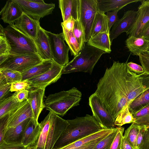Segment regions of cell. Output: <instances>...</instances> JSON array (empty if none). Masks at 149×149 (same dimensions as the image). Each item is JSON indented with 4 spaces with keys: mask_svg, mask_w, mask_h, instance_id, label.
Listing matches in <instances>:
<instances>
[{
    "mask_svg": "<svg viewBox=\"0 0 149 149\" xmlns=\"http://www.w3.org/2000/svg\"><path fill=\"white\" fill-rule=\"evenodd\" d=\"M127 61H113L100 79L95 92L115 120L120 112L146 90L143 79L130 71Z\"/></svg>",
    "mask_w": 149,
    "mask_h": 149,
    "instance_id": "6da1fadb",
    "label": "cell"
},
{
    "mask_svg": "<svg viewBox=\"0 0 149 149\" xmlns=\"http://www.w3.org/2000/svg\"><path fill=\"white\" fill-rule=\"evenodd\" d=\"M69 123L54 149L68 145L104 129L93 116L86 114L68 120Z\"/></svg>",
    "mask_w": 149,
    "mask_h": 149,
    "instance_id": "7a4b0ae2",
    "label": "cell"
},
{
    "mask_svg": "<svg viewBox=\"0 0 149 149\" xmlns=\"http://www.w3.org/2000/svg\"><path fill=\"white\" fill-rule=\"evenodd\" d=\"M69 124L67 120L49 111L40 123L41 130L36 143L37 149H54Z\"/></svg>",
    "mask_w": 149,
    "mask_h": 149,
    "instance_id": "3957f363",
    "label": "cell"
},
{
    "mask_svg": "<svg viewBox=\"0 0 149 149\" xmlns=\"http://www.w3.org/2000/svg\"><path fill=\"white\" fill-rule=\"evenodd\" d=\"M105 53L85 42L78 54L63 67L62 74L77 72L91 74L102 55Z\"/></svg>",
    "mask_w": 149,
    "mask_h": 149,
    "instance_id": "277c9868",
    "label": "cell"
},
{
    "mask_svg": "<svg viewBox=\"0 0 149 149\" xmlns=\"http://www.w3.org/2000/svg\"><path fill=\"white\" fill-rule=\"evenodd\" d=\"M81 96V92L74 87L68 91L51 94L45 100V108L63 116L70 109L79 105Z\"/></svg>",
    "mask_w": 149,
    "mask_h": 149,
    "instance_id": "5b68a950",
    "label": "cell"
},
{
    "mask_svg": "<svg viewBox=\"0 0 149 149\" xmlns=\"http://www.w3.org/2000/svg\"><path fill=\"white\" fill-rule=\"evenodd\" d=\"M3 33L10 47V54H37L34 41L18 29L14 24H9L4 28Z\"/></svg>",
    "mask_w": 149,
    "mask_h": 149,
    "instance_id": "8992f818",
    "label": "cell"
},
{
    "mask_svg": "<svg viewBox=\"0 0 149 149\" xmlns=\"http://www.w3.org/2000/svg\"><path fill=\"white\" fill-rule=\"evenodd\" d=\"M43 61L38 54L22 55L9 54L6 59L0 63V70H10L22 73Z\"/></svg>",
    "mask_w": 149,
    "mask_h": 149,
    "instance_id": "52a82bcc",
    "label": "cell"
},
{
    "mask_svg": "<svg viewBox=\"0 0 149 149\" xmlns=\"http://www.w3.org/2000/svg\"><path fill=\"white\" fill-rule=\"evenodd\" d=\"M24 13L33 18L39 21L41 18L51 14L55 4L47 3L43 0H14Z\"/></svg>",
    "mask_w": 149,
    "mask_h": 149,
    "instance_id": "ba28073f",
    "label": "cell"
},
{
    "mask_svg": "<svg viewBox=\"0 0 149 149\" xmlns=\"http://www.w3.org/2000/svg\"><path fill=\"white\" fill-rule=\"evenodd\" d=\"M49 40L53 60L62 66L69 62V48L65 42L63 33L55 34L45 30Z\"/></svg>",
    "mask_w": 149,
    "mask_h": 149,
    "instance_id": "9c48e42d",
    "label": "cell"
},
{
    "mask_svg": "<svg viewBox=\"0 0 149 149\" xmlns=\"http://www.w3.org/2000/svg\"><path fill=\"white\" fill-rule=\"evenodd\" d=\"M80 21L84 31L85 42L91 38L92 28L98 10L97 0H80Z\"/></svg>",
    "mask_w": 149,
    "mask_h": 149,
    "instance_id": "30bf717a",
    "label": "cell"
},
{
    "mask_svg": "<svg viewBox=\"0 0 149 149\" xmlns=\"http://www.w3.org/2000/svg\"><path fill=\"white\" fill-rule=\"evenodd\" d=\"M89 104L93 116L104 129H111L116 127L115 120L95 93L89 97Z\"/></svg>",
    "mask_w": 149,
    "mask_h": 149,
    "instance_id": "8fae6325",
    "label": "cell"
},
{
    "mask_svg": "<svg viewBox=\"0 0 149 149\" xmlns=\"http://www.w3.org/2000/svg\"><path fill=\"white\" fill-rule=\"evenodd\" d=\"M63 67L53 61L52 66L50 70L27 80L31 83V87L45 88L60 78Z\"/></svg>",
    "mask_w": 149,
    "mask_h": 149,
    "instance_id": "7c38bea8",
    "label": "cell"
},
{
    "mask_svg": "<svg viewBox=\"0 0 149 149\" xmlns=\"http://www.w3.org/2000/svg\"><path fill=\"white\" fill-rule=\"evenodd\" d=\"M138 11L128 10L115 23L110 32L111 43L113 40L123 32L127 33L134 24L138 15Z\"/></svg>",
    "mask_w": 149,
    "mask_h": 149,
    "instance_id": "4fadbf2b",
    "label": "cell"
},
{
    "mask_svg": "<svg viewBox=\"0 0 149 149\" xmlns=\"http://www.w3.org/2000/svg\"><path fill=\"white\" fill-rule=\"evenodd\" d=\"M33 118L31 106L27 100L20 103L8 114L6 128L14 127L25 120Z\"/></svg>",
    "mask_w": 149,
    "mask_h": 149,
    "instance_id": "5bb4252c",
    "label": "cell"
},
{
    "mask_svg": "<svg viewBox=\"0 0 149 149\" xmlns=\"http://www.w3.org/2000/svg\"><path fill=\"white\" fill-rule=\"evenodd\" d=\"M138 7V15L132 28L126 33L129 36L139 37L146 24L149 21V1L148 0H142Z\"/></svg>",
    "mask_w": 149,
    "mask_h": 149,
    "instance_id": "9a60e30c",
    "label": "cell"
},
{
    "mask_svg": "<svg viewBox=\"0 0 149 149\" xmlns=\"http://www.w3.org/2000/svg\"><path fill=\"white\" fill-rule=\"evenodd\" d=\"M14 23L15 26L22 32L33 40L36 39L38 29L40 26L39 21L24 13Z\"/></svg>",
    "mask_w": 149,
    "mask_h": 149,
    "instance_id": "2e32d148",
    "label": "cell"
},
{
    "mask_svg": "<svg viewBox=\"0 0 149 149\" xmlns=\"http://www.w3.org/2000/svg\"><path fill=\"white\" fill-rule=\"evenodd\" d=\"M45 88L31 87L28 89L29 96L27 100L29 103L32 111L33 118L36 123L42 111L45 108L43 97Z\"/></svg>",
    "mask_w": 149,
    "mask_h": 149,
    "instance_id": "e0dca14e",
    "label": "cell"
},
{
    "mask_svg": "<svg viewBox=\"0 0 149 149\" xmlns=\"http://www.w3.org/2000/svg\"><path fill=\"white\" fill-rule=\"evenodd\" d=\"M37 49V54L43 60L53 61L50 42L45 30L39 27L36 39L34 40Z\"/></svg>",
    "mask_w": 149,
    "mask_h": 149,
    "instance_id": "ac0fdd59",
    "label": "cell"
},
{
    "mask_svg": "<svg viewBox=\"0 0 149 149\" xmlns=\"http://www.w3.org/2000/svg\"><path fill=\"white\" fill-rule=\"evenodd\" d=\"M24 12L19 5L14 0L6 1L1 10V19L5 23L14 24L22 15Z\"/></svg>",
    "mask_w": 149,
    "mask_h": 149,
    "instance_id": "d6986e66",
    "label": "cell"
},
{
    "mask_svg": "<svg viewBox=\"0 0 149 149\" xmlns=\"http://www.w3.org/2000/svg\"><path fill=\"white\" fill-rule=\"evenodd\" d=\"M58 3L63 22L71 16L76 21L80 20V0H59Z\"/></svg>",
    "mask_w": 149,
    "mask_h": 149,
    "instance_id": "ffe728a7",
    "label": "cell"
},
{
    "mask_svg": "<svg viewBox=\"0 0 149 149\" xmlns=\"http://www.w3.org/2000/svg\"><path fill=\"white\" fill-rule=\"evenodd\" d=\"M41 130L40 123H36L31 118L24 131L22 144L26 147H29L36 143Z\"/></svg>",
    "mask_w": 149,
    "mask_h": 149,
    "instance_id": "44dd1931",
    "label": "cell"
},
{
    "mask_svg": "<svg viewBox=\"0 0 149 149\" xmlns=\"http://www.w3.org/2000/svg\"><path fill=\"white\" fill-rule=\"evenodd\" d=\"M31 118L25 120L15 127L6 129L3 141L7 143L22 144L24 131Z\"/></svg>",
    "mask_w": 149,
    "mask_h": 149,
    "instance_id": "7402d4cb",
    "label": "cell"
},
{
    "mask_svg": "<svg viewBox=\"0 0 149 149\" xmlns=\"http://www.w3.org/2000/svg\"><path fill=\"white\" fill-rule=\"evenodd\" d=\"M125 42L126 47L133 55L139 56L146 52L149 46V41L141 37L129 36Z\"/></svg>",
    "mask_w": 149,
    "mask_h": 149,
    "instance_id": "603a6c76",
    "label": "cell"
},
{
    "mask_svg": "<svg viewBox=\"0 0 149 149\" xmlns=\"http://www.w3.org/2000/svg\"><path fill=\"white\" fill-rule=\"evenodd\" d=\"M98 11L105 13L111 11H119L130 3L142 0H97Z\"/></svg>",
    "mask_w": 149,
    "mask_h": 149,
    "instance_id": "cb8c5ba5",
    "label": "cell"
},
{
    "mask_svg": "<svg viewBox=\"0 0 149 149\" xmlns=\"http://www.w3.org/2000/svg\"><path fill=\"white\" fill-rule=\"evenodd\" d=\"M100 33H106L109 36L110 31L107 16L105 13L98 10L92 28L91 38Z\"/></svg>",
    "mask_w": 149,
    "mask_h": 149,
    "instance_id": "d4e9b609",
    "label": "cell"
},
{
    "mask_svg": "<svg viewBox=\"0 0 149 149\" xmlns=\"http://www.w3.org/2000/svg\"><path fill=\"white\" fill-rule=\"evenodd\" d=\"M89 45L101 50L105 53H109L111 51V43L109 36L104 33L97 34L91 38L87 42Z\"/></svg>",
    "mask_w": 149,
    "mask_h": 149,
    "instance_id": "484cf974",
    "label": "cell"
},
{
    "mask_svg": "<svg viewBox=\"0 0 149 149\" xmlns=\"http://www.w3.org/2000/svg\"><path fill=\"white\" fill-rule=\"evenodd\" d=\"M53 62V61L51 60H44L41 63L21 73L22 81L27 80L47 71L52 67Z\"/></svg>",
    "mask_w": 149,
    "mask_h": 149,
    "instance_id": "4316f807",
    "label": "cell"
},
{
    "mask_svg": "<svg viewBox=\"0 0 149 149\" xmlns=\"http://www.w3.org/2000/svg\"><path fill=\"white\" fill-rule=\"evenodd\" d=\"M149 105V89L145 91L131 102L128 106L133 115Z\"/></svg>",
    "mask_w": 149,
    "mask_h": 149,
    "instance_id": "83f0119b",
    "label": "cell"
},
{
    "mask_svg": "<svg viewBox=\"0 0 149 149\" xmlns=\"http://www.w3.org/2000/svg\"><path fill=\"white\" fill-rule=\"evenodd\" d=\"M61 26L65 41L69 47L71 54L75 57L78 54L81 50L80 45L72 32L67 30L62 25Z\"/></svg>",
    "mask_w": 149,
    "mask_h": 149,
    "instance_id": "f1b7e54d",
    "label": "cell"
},
{
    "mask_svg": "<svg viewBox=\"0 0 149 149\" xmlns=\"http://www.w3.org/2000/svg\"><path fill=\"white\" fill-rule=\"evenodd\" d=\"M16 92L0 102V118L8 114L20 103L16 98Z\"/></svg>",
    "mask_w": 149,
    "mask_h": 149,
    "instance_id": "f546056e",
    "label": "cell"
},
{
    "mask_svg": "<svg viewBox=\"0 0 149 149\" xmlns=\"http://www.w3.org/2000/svg\"><path fill=\"white\" fill-rule=\"evenodd\" d=\"M139 127V125L133 123L125 130L123 135L134 149H137V138Z\"/></svg>",
    "mask_w": 149,
    "mask_h": 149,
    "instance_id": "4dcf8cb0",
    "label": "cell"
},
{
    "mask_svg": "<svg viewBox=\"0 0 149 149\" xmlns=\"http://www.w3.org/2000/svg\"><path fill=\"white\" fill-rule=\"evenodd\" d=\"M134 121L133 115L129 111L128 106L117 116L115 119V124L118 127H121L126 124L132 123Z\"/></svg>",
    "mask_w": 149,
    "mask_h": 149,
    "instance_id": "1f68e13d",
    "label": "cell"
},
{
    "mask_svg": "<svg viewBox=\"0 0 149 149\" xmlns=\"http://www.w3.org/2000/svg\"><path fill=\"white\" fill-rule=\"evenodd\" d=\"M134 123L149 127V105L133 115Z\"/></svg>",
    "mask_w": 149,
    "mask_h": 149,
    "instance_id": "d6a6232c",
    "label": "cell"
},
{
    "mask_svg": "<svg viewBox=\"0 0 149 149\" xmlns=\"http://www.w3.org/2000/svg\"><path fill=\"white\" fill-rule=\"evenodd\" d=\"M118 130L117 127L107 136L100 141L93 149H110L116 136Z\"/></svg>",
    "mask_w": 149,
    "mask_h": 149,
    "instance_id": "836d02e7",
    "label": "cell"
},
{
    "mask_svg": "<svg viewBox=\"0 0 149 149\" xmlns=\"http://www.w3.org/2000/svg\"><path fill=\"white\" fill-rule=\"evenodd\" d=\"M72 32L80 45L81 49L85 42V38L84 29L80 20L75 22Z\"/></svg>",
    "mask_w": 149,
    "mask_h": 149,
    "instance_id": "e575fe53",
    "label": "cell"
},
{
    "mask_svg": "<svg viewBox=\"0 0 149 149\" xmlns=\"http://www.w3.org/2000/svg\"><path fill=\"white\" fill-rule=\"evenodd\" d=\"M1 73L6 77L8 83L11 84L15 81H22V75L20 72L8 69L0 70Z\"/></svg>",
    "mask_w": 149,
    "mask_h": 149,
    "instance_id": "d590c367",
    "label": "cell"
},
{
    "mask_svg": "<svg viewBox=\"0 0 149 149\" xmlns=\"http://www.w3.org/2000/svg\"><path fill=\"white\" fill-rule=\"evenodd\" d=\"M31 83L27 80L15 81L11 84L10 92H18L25 89H29L31 87Z\"/></svg>",
    "mask_w": 149,
    "mask_h": 149,
    "instance_id": "8d00e7d4",
    "label": "cell"
},
{
    "mask_svg": "<svg viewBox=\"0 0 149 149\" xmlns=\"http://www.w3.org/2000/svg\"><path fill=\"white\" fill-rule=\"evenodd\" d=\"M118 130L116 136L110 149H121L122 142L124 127H117Z\"/></svg>",
    "mask_w": 149,
    "mask_h": 149,
    "instance_id": "74e56055",
    "label": "cell"
},
{
    "mask_svg": "<svg viewBox=\"0 0 149 149\" xmlns=\"http://www.w3.org/2000/svg\"><path fill=\"white\" fill-rule=\"evenodd\" d=\"M10 47L4 36H0V56L9 54Z\"/></svg>",
    "mask_w": 149,
    "mask_h": 149,
    "instance_id": "f35d334b",
    "label": "cell"
},
{
    "mask_svg": "<svg viewBox=\"0 0 149 149\" xmlns=\"http://www.w3.org/2000/svg\"><path fill=\"white\" fill-rule=\"evenodd\" d=\"M139 56L140 62L144 72L149 74V54L145 52Z\"/></svg>",
    "mask_w": 149,
    "mask_h": 149,
    "instance_id": "ab89813d",
    "label": "cell"
},
{
    "mask_svg": "<svg viewBox=\"0 0 149 149\" xmlns=\"http://www.w3.org/2000/svg\"><path fill=\"white\" fill-rule=\"evenodd\" d=\"M118 10H115L107 13L106 15L108 19L110 32L111 27L119 19L118 15Z\"/></svg>",
    "mask_w": 149,
    "mask_h": 149,
    "instance_id": "60d3db41",
    "label": "cell"
},
{
    "mask_svg": "<svg viewBox=\"0 0 149 149\" xmlns=\"http://www.w3.org/2000/svg\"><path fill=\"white\" fill-rule=\"evenodd\" d=\"M127 67L130 71L138 75L141 74L144 72L142 66L132 62L127 63Z\"/></svg>",
    "mask_w": 149,
    "mask_h": 149,
    "instance_id": "b9f144b4",
    "label": "cell"
},
{
    "mask_svg": "<svg viewBox=\"0 0 149 149\" xmlns=\"http://www.w3.org/2000/svg\"><path fill=\"white\" fill-rule=\"evenodd\" d=\"M22 144L7 143L3 141L0 143V149H28Z\"/></svg>",
    "mask_w": 149,
    "mask_h": 149,
    "instance_id": "7bdbcfd3",
    "label": "cell"
},
{
    "mask_svg": "<svg viewBox=\"0 0 149 149\" xmlns=\"http://www.w3.org/2000/svg\"><path fill=\"white\" fill-rule=\"evenodd\" d=\"M139 126V129L137 138V149H140V147L142 141L145 131L148 127L146 125Z\"/></svg>",
    "mask_w": 149,
    "mask_h": 149,
    "instance_id": "ee69618b",
    "label": "cell"
},
{
    "mask_svg": "<svg viewBox=\"0 0 149 149\" xmlns=\"http://www.w3.org/2000/svg\"><path fill=\"white\" fill-rule=\"evenodd\" d=\"M11 84L8 83L0 86V102L5 98L10 91Z\"/></svg>",
    "mask_w": 149,
    "mask_h": 149,
    "instance_id": "f6af8a7d",
    "label": "cell"
},
{
    "mask_svg": "<svg viewBox=\"0 0 149 149\" xmlns=\"http://www.w3.org/2000/svg\"><path fill=\"white\" fill-rule=\"evenodd\" d=\"M8 116V114L0 118V143L3 141L4 134L6 130V125Z\"/></svg>",
    "mask_w": 149,
    "mask_h": 149,
    "instance_id": "bcb514c9",
    "label": "cell"
},
{
    "mask_svg": "<svg viewBox=\"0 0 149 149\" xmlns=\"http://www.w3.org/2000/svg\"><path fill=\"white\" fill-rule=\"evenodd\" d=\"M29 94L28 89H25L16 92V98L17 101L21 103L27 100Z\"/></svg>",
    "mask_w": 149,
    "mask_h": 149,
    "instance_id": "7dc6e473",
    "label": "cell"
},
{
    "mask_svg": "<svg viewBox=\"0 0 149 149\" xmlns=\"http://www.w3.org/2000/svg\"><path fill=\"white\" fill-rule=\"evenodd\" d=\"M75 22V20L71 16L65 21L61 22V25L67 30L72 32Z\"/></svg>",
    "mask_w": 149,
    "mask_h": 149,
    "instance_id": "c3c4849f",
    "label": "cell"
},
{
    "mask_svg": "<svg viewBox=\"0 0 149 149\" xmlns=\"http://www.w3.org/2000/svg\"><path fill=\"white\" fill-rule=\"evenodd\" d=\"M140 149H149V127L145 131Z\"/></svg>",
    "mask_w": 149,
    "mask_h": 149,
    "instance_id": "681fc988",
    "label": "cell"
},
{
    "mask_svg": "<svg viewBox=\"0 0 149 149\" xmlns=\"http://www.w3.org/2000/svg\"><path fill=\"white\" fill-rule=\"evenodd\" d=\"M104 137L98 139L93 141L87 145L82 146L79 147L68 149H93L96 144L101 140ZM54 149H62L60 148Z\"/></svg>",
    "mask_w": 149,
    "mask_h": 149,
    "instance_id": "f907efd6",
    "label": "cell"
},
{
    "mask_svg": "<svg viewBox=\"0 0 149 149\" xmlns=\"http://www.w3.org/2000/svg\"><path fill=\"white\" fill-rule=\"evenodd\" d=\"M139 37H142L149 41V21L144 26Z\"/></svg>",
    "mask_w": 149,
    "mask_h": 149,
    "instance_id": "816d5d0a",
    "label": "cell"
},
{
    "mask_svg": "<svg viewBox=\"0 0 149 149\" xmlns=\"http://www.w3.org/2000/svg\"><path fill=\"white\" fill-rule=\"evenodd\" d=\"M121 149H134L127 139L124 136L122 140Z\"/></svg>",
    "mask_w": 149,
    "mask_h": 149,
    "instance_id": "f5cc1de1",
    "label": "cell"
},
{
    "mask_svg": "<svg viewBox=\"0 0 149 149\" xmlns=\"http://www.w3.org/2000/svg\"><path fill=\"white\" fill-rule=\"evenodd\" d=\"M6 79L5 76L0 72V86L8 84Z\"/></svg>",
    "mask_w": 149,
    "mask_h": 149,
    "instance_id": "db71d44e",
    "label": "cell"
},
{
    "mask_svg": "<svg viewBox=\"0 0 149 149\" xmlns=\"http://www.w3.org/2000/svg\"><path fill=\"white\" fill-rule=\"evenodd\" d=\"M4 28L1 25H0V36H4Z\"/></svg>",
    "mask_w": 149,
    "mask_h": 149,
    "instance_id": "11a10c76",
    "label": "cell"
},
{
    "mask_svg": "<svg viewBox=\"0 0 149 149\" xmlns=\"http://www.w3.org/2000/svg\"><path fill=\"white\" fill-rule=\"evenodd\" d=\"M36 143L35 144L29 147L28 149H37Z\"/></svg>",
    "mask_w": 149,
    "mask_h": 149,
    "instance_id": "9f6ffc18",
    "label": "cell"
},
{
    "mask_svg": "<svg viewBox=\"0 0 149 149\" xmlns=\"http://www.w3.org/2000/svg\"><path fill=\"white\" fill-rule=\"evenodd\" d=\"M146 52L149 54V46L148 47V49H147Z\"/></svg>",
    "mask_w": 149,
    "mask_h": 149,
    "instance_id": "6f0895ef",
    "label": "cell"
},
{
    "mask_svg": "<svg viewBox=\"0 0 149 149\" xmlns=\"http://www.w3.org/2000/svg\"><path fill=\"white\" fill-rule=\"evenodd\" d=\"M148 1H149V0H148Z\"/></svg>",
    "mask_w": 149,
    "mask_h": 149,
    "instance_id": "680465c9",
    "label": "cell"
}]
</instances>
